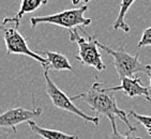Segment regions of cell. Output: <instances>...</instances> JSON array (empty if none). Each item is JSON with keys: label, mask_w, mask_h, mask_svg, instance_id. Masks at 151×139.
Returning a JSON list of instances; mask_svg holds the SVG:
<instances>
[{"label": "cell", "mask_w": 151, "mask_h": 139, "mask_svg": "<svg viewBox=\"0 0 151 139\" xmlns=\"http://www.w3.org/2000/svg\"><path fill=\"white\" fill-rule=\"evenodd\" d=\"M71 99H72V101L81 100L84 103H86L91 108V110H93L96 113L107 117L113 130H117V117L127 125L129 130H131V132L136 130V128L133 126L127 118L129 113L118 107L115 95L113 93L111 94L108 93V91H105V89L103 88V82H101V81L93 82L91 88L87 92L79 93L77 95L71 96Z\"/></svg>", "instance_id": "obj_1"}, {"label": "cell", "mask_w": 151, "mask_h": 139, "mask_svg": "<svg viewBox=\"0 0 151 139\" xmlns=\"http://www.w3.org/2000/svg\"><path fill=\"white\" fill-rule=\"evenodd\" d=\"M100 49L104 50L108 56L114 59V67L116 70L118 77L121 80L125 77H134V75L138 72L145 73L148 75L151 72L150 64H144L139 60V54L132 56L125 50V47L122 46L118 49H113L111 47L107 46L98 41Z\"/></svg>", "instance_id": "obj_2"}, {"label": "cell", "mask_w": 151, "mask_h": 139, "mask_svg": "<svg viewBox=\"0 0 151 139\" xmlns=\"http://www.w3.org/2000/svg\"><path fill=\"white\" fill-rule=\"evenodd\" d=\"M85 37H81L78 33L77 28L70 32V41L77 44L78 46V52L75 56V59L79 63L85 67H90L96 69V71L102 72L106 69V65L102 60V55L99 50L98 40L89 35L84 29V27L79 28Z\"/></svg>", "instance_id": "obj_3"}, {"label": "cell", "mask_w": 151, "mask_h": 139, "mask_svg": "<svg viewBox=\"0 0 151 139\" xmlns=\"http://www.w3.org/2000/svg\"><path fill=\"white\" fill-rule=\"evenodd\" d=\"M88 6H84L76 8V9L64 10L55 14L46 15V16H35L30 18V25L32 28L40 25V24H50L60 28L67 29L69 31L76 29L77 27H88L91 25V18L85 17V12H87Z\"/></svg>", "instance_id": "obj_4"}, {"label": "cell", "mask_w": 151, "mask_h": 139, "mask_svg": "<svg viewBox=\"0 0 151 139\" xmlns=\"http://www.w3.org/2000/svg\"><path fill=\"white\" fill-rule=\"evenodd\" d=\"M1 32H2L3 39H4L8 55L27 56V57H30V58L35 59V61H38L43 69L46 67V58L41 56L37 52H32L30 49L28 43H27V39L18 31V27L15 24L2 21Z\"/></svg>", "instance_id": "obj_5"}, {"label": "cell", "mask_w": 151, "mask_h": 139, "mask_svg": "<svg viewBox=\"0 0 151 139\" xmlns=\"http://www.w3.org/2000/svg\"><path fill=\"white\" fill-rule=\"evenodd\" d=\"M44 79H45V90H46V93L50 100L52 101V105L55 106L56 108H58L60 110H63V111H67L69 113H72L74 116L81 118L83 121L86 123V122H89V123H92L94 125H99L100 119L99 117H92V116H88L83 111V110L79 109L76 105L73 104V101L70 96L65 94V93L60 89V88L57 86V85L52 81V79L48 75V71L44 70Z\"/></svg>", "instance_id": "obj_6"}, {"label": "cell", "mask_w": 151, "mask_h": 139, "mask_svg": "<svg viewBox=\"0 0 151 139\" xmlns=\"http://www.w3.org/2000/svg\"><path fill=\"white\" fill-rule=\"evenodd\" d=\"M43 108L38 107L33 109L16 107L9 109L6 112H2L0 116V126L1 128H10L12 132L16 134V126L24 122L33 121L35 118L41 116Z\"/></svg>", "instance_id": "obj_7"}, {"label": "cell", "mask_w": 151, "mask_h": 139, "mask_svg": "<svg viewBox=\"0 0 151 139\" xmlns=\"http://www.w3.org/2000/svg\"><path fill=\"white\" fill-rule=\"evenodd\" d=\"M105 91L108 92H122L130 99L136 97H145L149 102L150 100V92L148 88L144 87L142 85V80L139 77H125L121 79L120 86L104 88Z\"/></svg>", "instance_id": "obj_8"}, {"label": "cell", "mask_w": 151, "mask_h": 139, "mask_svg": "<svg viewBox=\"0 0 151 139\" xmlns=\"http://www.w3.org/2000/svg\"><path fill=\"white\" fill-rule=\"evenodd\" d=\"M38 54L41 56H45L47 60L46 71H72L73 67L71 65L69 59L61 52H50V50H38Z\"/></svg>", "instance_id": "obj_9"}, {"label": "cell", "mask_w": 151, "mask_h": 139, "mask_svg": "<svg viewBox=\"0 0 151 139\" xmlns=\"http://www.w3.org/2000/svg\"><path fill=\"white\" fill-rule=\"evenodd\" d=\"M47 2H48V0H22L19 11L13 17H6L3 19V21L4 23H13L17 27H19L20 20H22L24 15L38 11L41 6H46Z\"/></svg>", "instance_id": "obj_10"}, {"label": "cell", "mask_w": 151, "mask_h": 139, "mask_svg": "<svg viewBox=\"0 0 151 139\" xmlns=\"http://www.w3.org/2000/svg\"><path fill=\"white\" fill-rule=\"evenodd\" d=\"M28 124H29L30 130L35 135H38L43 139H78L77 135H70V134H67L61 130L41 128L35 121H29Z\"/></svg>", "instance_id": "obj_11"}, {"label": "cell", "mask_w": 151, "mask_h": 139, "mask_svg": "<svg viewBox=\"0 0 151 139\" xmlns=\"http://www.w3.org/2000/svg\"><path fill=\"white\" fill-rule=\"evenodd\" d=\"M135 3V0H121L119 6V12L116 20L113 24L114 30H122L125 33L130 32V26L125 23V15L131 9V6Z\"/></svg>", "instance_id": "obj_12"}, {"label": "cell", "mask_w": 151, "mask_h": 139, "mask_svg": "<svg viewBox=\"0 0 151 139\" xmlns=\"http://www.w3.org/2000/svg\"><path fill=\"white\" fill-rule=\"evenodd\" d=\"M129 115L131 117H133L134 119L136 120L138 123L145 128L146 132L149 136H151V116H145V115H140V113L135 112L134 110H130L129 111Z\"/></svg>", "instance_id": "obj_13"}, {"label": "cell", "mask_w": 151, "mask_h": 139, "mask_svg": "<svg viewBox=\"0 0 151 139\" xmlns=\"http://www.w3.org/2000/svg\"><path fill=\"white\" fill-rule=\"evenodd\" d=\"M145 46H151V26L149 28H147L146 30H144L142 38H140L139 42L137 44V48L138 49Z\"/></svg>", "instance_id": "obj_14"}, {"label": "cell", "mask_w": 151, "mask_h": 139, "mask_svg": "<svg viewBox=\"0 0 151 139\" xmlns=\"http://www.w3.org/2000/svg\"><path fill=\"white\" fill-rule=\"evenodd\" d=\"M113 132L111 133L109 139H142V137L134 136L133 133L131 130H128V133L125 135H121L120 133H118V130H111Z\"/></svg>", "instance_id": "obj_15"}, {"label": "cell", "mask_w": 151, "mask_h": 139, "mask_svg": "<svg viewBox=\"0 0 151 139\" xmlns=\"http://www.w3.org/2000/svg\"><path fill=\"white\" fill-rule=\"evenodd\" d=\"M72 1V3L74 4V6H77V4H79V3H88L90 2L91 0H71Z\"/></svg>", "instance_id": "obj_16"}, {"label": "cell", "mask_w": 151, "mask_h": 139, "mask_svg": "<svg viewBox=\"0 0 151 139\" xmlns=\"http://www.w3.org/2000/svg\"><path fill=\"white\" fill-rule=\"evenodd\" d=\"M148 77H149V79H150V84H149V87H148L149 92H150V100H149V103H151V72L148 74Z\"/></svg>", "instance_id": "obj_17"}]
</instances>
